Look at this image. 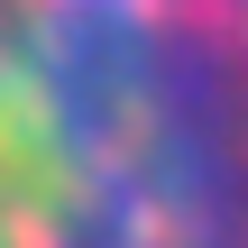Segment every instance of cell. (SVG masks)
Returning <instances> with one entry per match:
<instances>
[{"label": "cell", "mask_w": 248, "mask_h": 248, "mask_svg": "<svg viewBox=\"0 0 248 248\" xmlns=\"http://www.w3.org/2000/svg\"><path fill=\"white\" fill-rule=\"evenodd\" d=\"M0 248H248V0H0Z\"/></svg>", "instance_id": "obj_1"}]
</instances>
